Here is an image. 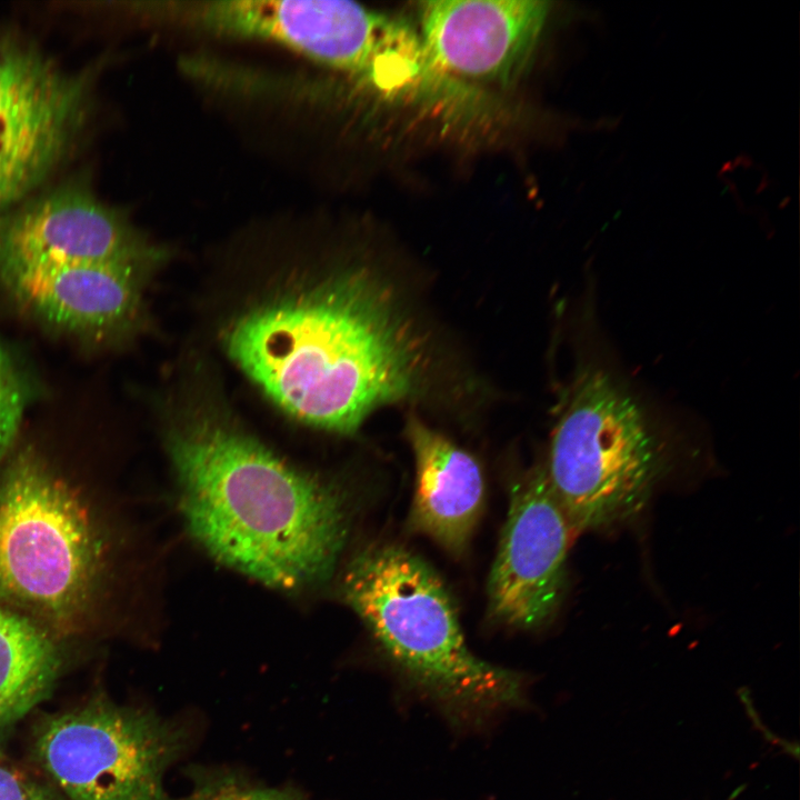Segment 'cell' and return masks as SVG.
<instances>
[{"label": "cell", "instance_id": "cell-1", "mask_svg": "<svg viewBox=\"0 0 800 800\" xmlns=\"http://www.w3.org/2000/svg\"><path fill=\"white\" fill-rule=\"evenodd\" d=\"M424 341L390 287L364 268L260 302L224 333L228 354L272 401L340 433L418 391Z\"/></svg>", "mask_w": 800, "mask_h": 800}, {"label": "cell", "instance_id": "cell-2", "mask_svg": "<svg viewBox=\"0 0 800 800\" xmlns=\"http://www.w3.org/2000/svg\"><path fill=\"white\" fill-rule=\"evenodd\" d=\"M180 503L216 559L268 586H313L332 572L349 528L341 491L213 418L169 436Z\"/></svg>", "mask_w": 800, "mask_h": 800}, {"label": "cell", "instance_id": "cell-3", "mask_svg": "<svg viewBox=\"0 0 800 800\" xmlns=\"http://www.w3.org/2000/svg\"><path fill=\"white\" fill-rule=\"evenodd\" d=\"M120 537L98 490L41 450L0 464V606L61 640L107 631Z\"/></svg>", "mask_w": 800, "mask_h": 800}, {"label": "cell", "instance_id": "cell-4", "mask_svg": "<svg viewBox=\"0 0 800 800\" xmlns=\"http://www.w3.org/2000/svg\"><path fill=\"white\" fill-rule=\"evenodd\" d=\"M341 587L407 688L453 729L479 731L528 703L523 674L470 650L442 580L411 551L367 548L349 563Z\"/></svg>", "mask_w": 800, "mask_h": 800}, {"label": "cell", "instance_id": "cell-5", "mask_svg": "<svg viewBox=\"0 0 800 800\" xmlns=\"http://www.w3.org/2000/svg\"><path fill=\"white\" fill-rule=\"evenodd\" d=\"M663 457L650 410L613 372L590 362L573 381L542 469L577 533L638 516Z\"/></svg>", "mask_w": 800, "mask_h": 800}, {"label": "cell", "instance_id": "cell-6", "mask_svg": "<svg viewBox=\"0 0 800 800\" xmlns=\"http://www.w3.org/2000/svg\"><path fill=\"white\" fill-rule=\"evenodd\" d=\"M191 738L184 721L101 694L43 718L33 756L68 800H170L166 772Z\"/></svg>", "mask_w": 800, "mask_h": 800}, {"label": "cell", "instance_id": "cell-7", "mask_svg": "<svg viewBox=\"0 0 800 800\" xmlns=\"http://www.w3.org/2000/svg\"><path fill=\"white\" fill-rule=\"evenodd\" d=\"M163 251L88 188L68 184L0 214V272L83 264L156 268Z\"/></svg>", "mask_w": 800, "mask_h": 800}, {"label": "cell", "instance_id": "cell-8", "mask_svg": "<svg viewBox=\"0 0 800 800\" xmlns=\"http://www.w3.org/2000/svg\"><path fill=\"white\" fill-rule=\"evenodd\" d=\"M573 536L542 467L512 486L507 521L488 580L491 619L524 630L552 620L564 594Z\"/></svg>", "mask_w": 800, "mask_h": 800}, {"label": "cell", "instance_id": "cell-9", "mask_svg": "<svg viewBox=\"0 0 800 800\" xmlns=\"http://www.w3.org/2000/svg\"><path fill=\"white\" fill-rule=\"evenodd\" d=\"M154 268L83 264L0 272L17 309L38 326L87 347H111L142 320L143 291Z\"/></svg>", "mask_w": 800, "mask_h": 800}, {"label": "cell", "instance_id": "cell-10", "mask_svg": "<svg viewBox=\"0 0 800 800\" xmlns=\"http://www.w3.org/2000/svg\"><path fill=\"white\" fill-rule=\"evenodd\" d=\"M418 13L419 34L441 71L510 86L532 60L549 2L434 0L420 2Z\"/></svg>", "mask_w": 800, "mask_h": 800}, {"label": "cell", "instance_id": "cell-11", "mask_svg": "<svg viewBox=\"0 0 800 800\" xmlns=\"http://www.w3.org/2000/svg\"><path fill=\"white\" fill-rule=\"evenodd\" d=\"M406 434L416 461V490L409 528L447 551L460 554L479 520L484 494L477 460L410 416Z\"/></svg>", "mask_w": 800, "mask_h": 800}, {"label": "cell", "instance_id": "cell-12", "mask_svg": "<svg viewBox=\"0 0 800 800\" xmlns=\"http://www.w3.org/2000/svg\"><path fill=\"white\" fill-rule=\"evenodd\" d=\"M93 77L64 69L42 49L0 30V129L91 109Z\"/></svg>", "mask_w": 800, "mask_h": 800}, {"label": "cell", "instance_id": "cell-13", "mask_svg": "<svg viewBox=\"0 0 800 800\" xmlns=\"http://www.w3.org/2000/svg\"><path fill=\"white\" fill-rule=\"evenodd\" d=\"M63 643L34 619L0 606V731L51 696L63 667Z\"/></svg>", "mask_w": 800, "mask_h": 800}, {"label": "cell", "instance_id": "cell-14", "mask_svg": "<svg viewBox=\"0 0 800 800\" xmlns=\"http://www.w3.org/2000/svg\"><path fill=\"white\" fill-rule=\"evenodd\" d=\"M89 117L66 112L0 129V214L33 196L69 156Z\"/></svg>", "mask_w": 800, "mask_h": 800}, {"label": "cell", "instance_id": "cell-15", "mask_svg": "<svg viewBox=\"0 0 800 800\" xmlns=\"http://www.w3.org/2000/svg\"><path fill=\"white\" fill-rule=\"evenodd\" d=\"M36 394L32 377L0 337V464L17 447Z\"/></svg>", "mask_w": 800, "mask_h": 800}, {"label": "cell", "instance_id": "cell-16", "mask_svg": "<svg viewBox=\"0 0 800 800\" xmlns=\"http://www.w3.org/2000/svg\"><path fill=\"white\" fill-rule=\"evenodd\" d=\"M190 792L183 800H309L293 788H270L220 767L190 766Z\"/></svg>", "mask_w": 800, "mask_h": 800}, {"label": "cell", "instance_id": "cell-17", "mask_svg": "<svg viewBox=\"0 0 800 800\" xmlns=\"http://www.w3.org/2000/svg\"><path fill=\"white\" fill-rule=\"evenodd\" d=\"M0 800H68L52 784L0 761Z\"/></svg>", "mask_w": 800, "mask_h": 800}, {"label": "cell", "instance_id": "cell-18", "mask_svg": "<svg viewBox=\"0 0 800 800\" xmlns=\"http://www.w3.org/2000/svg\"><path fill=\"white\" fill-rule=\"evenodd\" d=\"M2 760H3V753H2V751H1V749H0V761H2Z\"/></svg>", "mask_w": 800, "mask_h": 800}]
</instances>
